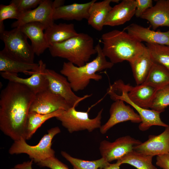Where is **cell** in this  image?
Here are the masks:
<instances>
[{"label":"cell","mask_w":169,"mask_h":169,"mask_svg":"<svg viewBox=\"0 0 169 169\" xmlns=\"http://www.w3.org/2000/svg\"><path fill=\"white\" fill-rule=\"evenodd\" d=\"M124 102L121 100H117L111 104L109 110L110 118L100 128L101 134H105L111 127L120 123L127 121L135 123L141 122L139 114Z\"/></svg>","instance_id":"obj_14"},{"label":"cell","mask_w":169,"mask_h":169,"mask_svg":"<svg viewBox=\"0 0 169 169\" xmlns=\"http://www.w3.org/2000/svg\"><path fill=\"white\" fill-rule=\"evenodd\" d=\"M44 33L49 46L63 42L78 33L73 23H54L45 30Z\"/></svg>","instance_id":"obj_23"},{"label":"cell","mask_w":169,"mask_h":169,"mask_svg":"<svg viewBox=\"0 0 169 169\" xmlns=\"http://www.w3.org/2000/svg\"><path fill=\"white\" fill-rule=\"evenodd\" d=\"M146 45L154 63L169 71V46L147 43Z\"/></svg>","instance_id":"obj_30"},{"label":"cell","mask_w":169,"mask_h":169,"mask_svg":"<svg viewBox=\"0 0 169 169\" xmlns=\"http://www.w3.org/2000/svg\"><path fill=\"white\" fill-rule=\"evenodd\" d=\"M141 143L139 140L126 136L119 137L113 142L105 140L102 141L99 150L102 157L110 162L120 159Z\"/></svg>","instance_id":"obj_11"},{"label":"cell","mask_w":169,"mask_h":169,"mask_svg":"<svg viewBox=\"0 0 169 169\" xmlns=\"http://www.w3.org/2000/svg\"><path fill=\"white\" fill-rule=\"evenodd\" d=\"M124 84V82L122 81L116 82L112 85L107 94L114 101L117 100H123L136 110L141 120L139 126L140 131H146L153 125L165 127L168 125L161 120L160 117L161 113L151 109L141 108L132 102L127 95Z\"/></svg>","instance_id":"obj_7"},{"label":"cell","mask_w":169,"mask_h":169,"mask_svg":"<svg viewBox=\"0 0 169 169\" xmlns=\"http://www.w3.org/2000/svg\"><path fill=\"white\" fill-rule=\"evenodd\" d=\"M137 85L145 81L154 62L146 46L143 51L129 62Z\"/></svg>","instance_id":"obj_22"},{"label":"cell","mask_w":169,"mask_h":169,"mask_svg":"<svg viewBox=\"0 0 169 169\" xmlns=\"http://www.w3.org/2000/svg\"><path fill=\"white\" fill-rule=\"evenodd\" d=\"M16 6L10 3L8 5H0V33L5 30L4 21L8 19L18 20L21 15Z\"/></svg>","instance_id":"obj_32"},{"label":"cell","mask_w":169,"mask_h":169,"mask_svg":"<svg viewBox=\"0 0 169 169\" xmlns=\"http://www.w3.org/2000/svg\"><path fill=\"white\" fill-rule=\"evenodd\" d=\"M64 2L62 0H43L36 8L22 13L19 18L11 24V27L14 28L36 22L40 23L46 29L54 23L53 15L54 9L63 5Z\"/></svg>","instance_id":"obj_9"},{"label":"cell","mask_w":169,"mask_h":169,"mask_svg":"<svg viewBox=\"0 0 169 169\" xmlns=\"http://www.w3.org/2000/svg\"><path fill=\"white\" fill-rule=\"evenodd\" d=\"M37 165L42 167H47L50 169H69L68 166L55 156L41 161Z\"/></svg>","instance_id":"obj_34"},{"label":"cell","mask_w":169,"mask_h":169,"mask_svg":"<svg viewBox=\"0 0 169 169\" xmlns=\"http://www.w3.org/2000/svg\"><path fill=\"white\" fill-rule=\"evenodd\" d=\"M96 0H93L84 3H74L62 5L55 8L54 11L53 18L54 20L62 19L80 21L83 19L88 20L89 11L91 5Z\"/></svg>","instance_id":"obj_19"},{"label":"cell","mask_w":169,"mask_h":169,"mask_svg":"<svg viewBox=\"0 0 169 169\" xmlns=\"http://www.w3.org/2000/svg\"><path fill=\"white\" fill-rule=\"evenodd\" d=\"M36 70L31 71V76L23 78L18 76V74L7 72H0L2 77L5 79L27 86L35 95L49 89V83L44 73L46 64L41 59L38 62Z\"/></svg>","instance_id":"obj_12"},{"label":"cell","mask_w":169,"mask_h":169,"mask_svg":"<svg viewBox=\"0 0 169 169\" xmlns=\"http://www.w3.org/2000/svg\"><path fill=\"white\" fill-rule=\"evenodd\" d=\"M112 2H115V1L104 0L94 2L89 9L88 24L98 31L102 30L107 16L112 8L110 3Z\"/></svg>","instance_id":"obj_24"},{"label":"cell","mask_w":169,"mask_h":169,"mask_svg":"<svg viewBox=\"0 0 169 169\" xmlns=\"http://www.w3.org/2000/svg\"><path fill=\"white\" fill-rule=\"evenodd\" d=\"M134 150L153 156L169 153V125L161 134L149 135L147 140L135 146Z\"/></svg>","instance_id":"obj_15"},{"label":"cell","mask_w":169,"mask_h":169,"mask_svg":"<svg viewBox=\"0 0 169 169\" xmlns=\"http://www.w3.org/2000/svg\"><path fill=\"white\" fill-rule=\"evenodd\" d=\"M10 169H16V168H15V167L13 168H11Z\"/></svg>","instance_id":"obj_39"},{"label":"cell","mask_w":169,"mask_h":169,"mask_svg":"<svg viewBox=\"0 0 169 169\" xmlns=\"http://www.w3.org/2000/svg\"><path fill=\"white\" fill-rule=\"evenodd\" d=\"M121 165L120 163L117 161L115 163L110 164L106 167L100 169H120V166Z\"/></svg>","instance_id":"obj_38"},{"label":"cell","mask_w":169,"mask_h":169,"mask_svg":"<svg viewBox=\"0 0 169 169\" xmlns=\"http://www.w3.org/2000/svg\"><path fill=\"white\" fill-rule=\"evenodd\" d=\"M123 30L140 42L169 46V30L166 32L155 31L136 23H132Z\"/></svg>","instance_id":"obj_16"},{"label":"cell","mask_w":169,"mask_h":169,"mask_svg":"<svg viewBox=\"0 0 169 169\" xmlns=\"http://www.w3.org/2000/svg\"><path fill=\"white\" fill-rule=\"evenodd\" d=\"M31 40V46L35 54L39 56L44 53L49 45L44 30L45 26L38 22H31L19 27Z\"/></svg>","instance_id":"obj_17"},{"label":"cell","mask_w":169,"mask_h":169,"mask_svg":"<svg viewBox=\"0 0 169 169\" xmlns=\"http://www.w3.org/2000/svg\"><path fill=\"white\" fill-rule=\"evenodd\" d=\"M43 0H13L10 3H14L21 14L37 7Z\"/></svg>","instance_id":"obj_33"},{"label":"cell","mask_w":169,"mask_h":169,"mask_svg":"<svg viewBox=\"0 0 169 169\" xmlns=\"http://www.w3.org/2000/svg\"><path fill=\"white\" fill-rule=\"evenodd\" d=\"M35 96L24 85L8 81L0 95V129L14 141L23 138L29 110Z\"/></svg>","instance_id":"obj_1"},{"label":"cell","mask_w":169,"mask_h":169,"mask_svg":"<svg viewBox=\"0 0 169 169\" xmlns=\"http://www.w3.org/2000/svg\"><path fill=\"white\" fill-rule=\"evenodd\" d=\"M124 87L129 99L136 105L146 109L150 108L154 94L157 90L144 84L133 86L125 84Z\"/></svg>","instance_id":"obj_21"},{"label":"cell","mask_w":169,"mask_h":169,"mask_svg":"<svg viewBox=\"0 0 169 169\" xmlns=\"http://www.w3.org/2000/svg\"><path fill=\"white\" fill-rule=\"evenodd\" d=\"M69 108L62 97L53 93L48 89L35 95L29 112L47 114L60 110H67Z\"/></svg>","instance_id":"obj_13"},{"label":"cell","mask_w":169,"mask_h":169,"mask_svg":"<svg viewBox=\"0 0 169 169\" xmlns=\"http://www.w3.org/2000/svg\"><path fill=\"white\" fill-rule=\"evenodd\" d=\"M58 127L48 130L47 133L42 138L38 144L31 146L24 138L14 141L8 150L11 155L24 153L28 155L34 162L55 156V151L51 148L52 141L54 136L60 132Z\"/></svg>","instance_id":"obj_5"},{"label":"cell","mask_w":169,"mask_h":169,"mask_svg":"<svg viewBox=\"0 0 169 169\" xmlns=\"http://www.w3.org/2000/svg\"><path fill=\"white\" fill-rule=\"evenodd\" d=\"M102 52L114 64L130 62L141 54L146 46L126 31L114 30L103 34Z\"/></svg>","instance_id":"obj_2"},{"label":"cell","mask_w":169,"mask_h":169,"mask_svg":"<svg viewBox=\"0 0 169 169\" xmlns=\"http://www.w3.org/2000/svg\"><path fill=\"white\" fill-rule=\"evenodd\" d=\"M0 38L4 44L2 50L9 57L22 62L34 63L35 54L33 48L19 27L0 33Z\"/></svg>","instance_id":"obj_6"},{"label":"cell","mask_w":169,"mask_h":169,"mask_svg":"<svg viewBox=\"0 0 169 169\" xmlns=\"http://www.w3.org/2000/svg\"><path fill=\"white\" fill-rule=\"evenodd\" d=\"M141 18L148 21L153 30L160 27H169V0H159L146 10Z\"/></svg>","instance_id":"obj_20"},{"label":"cell","mask_w":169,"mask_h":169,"mask_svg":"<svg viewBox=\"0 0 169 169\" xmlns=\"http://www.w3.org/2000/svg\"><path fill=\"white\" fill-rule=\"evenodd\" d=\"M95 48L97 51L96 57L83 66L78 67L69 62L63 63L60 73L67 78L73 90L75 92L84 90L91 79L96 81L101 80L102 76L96 73L111 69L114 65L107 60L99 44Z\"/></svg>","instance_id":"obj_3"},{"label":"cell","mask_w":169,"mask_h":169,"mask_svg":"<svg viewBox=\"0 0 169 169\" xmlns=\"http://www.w3.org/2000/svg\"><path fill=\"white\" fill-rule=\"evenodd\" d=\"M156 164L162 169H169V152L157 156Z\"/></svg>","instance_id":"obj_36"},{"label":"cell","mask_w":169,"mask_h":169,"mask_svg":"<svg viewBox=\"0 0 169 169\" xmlns=\"http://www.w3.org/2000/svg\"><path fill=\"white\" fill-rule=\"evenodd\" d=\"M94 43L90 36L80 33L63 42L50 45L49 49L52 57L66 59L80 67L88 63L92 55L97 54Z\"/></svg>","instance_id":"obj_4"},{"label":"cell","mask_w":169,"mask_h":169,"mask_svg":"<svg viewBox=\"0 0 169 169\" xmlns=\"http://www.w3.org/2000/svg\"><path fill=\"white\" fill-rule=\"evenodd\" d=\"M61 153L62 156L71 163L73 169H102L110 164L103 157L94 161H85L74 157L64 151H61Z\"/></svg>","instance_id":"obj_29"},{"label":"cell","mask_w":169,"mask_h":169,"mask_svg":"<svg viewBox=\"0 0 169 169\" xmlns=\"http://www.w3.org/2000/svg\"><path fill=\"white\" fill-rule=\"evenodd\" d=\"M63 110H60L47 114H41L35 112H29L26 125L25 139L26 140L30 139L43 123L50 119L59 115Z\"/></svg>","instance_id":"obj_26"},{"label":"cell","mask_w":169,"mask_h":169,"mask_svg":"<svg viewBox=\"0 0 169 169\" xmlns=\"http://www.w3.org/2000/svg\"><path fill=\"white\" fill-rule=\"evenodd\" d=\"M44 74L48 81L49 89L62 97L70 108L77 106L80 102L91 95H87L82 97L77 95L67 78L54 70L46 68Z\"/></svg>","instance_id":"obj_10"},{"label":"cell","mask_w":169,"mask_h":169,"mask_svg":"<svg viewBox=\"0 0 169 169\" xmlns=\"http://www.w3.org/2000/svg\"><path fill=\"white\" fill-rule=\"evenodd\" d=\"M153 157L152 156L139 153L133 150L117 161L121 164H130L137 169H157L152 164Z\"/></svg>","instance_id":"obj_27"},{"label":"cell","mask_w":169,"mask_h":169,"mask_svg":"<svg viewBox=\"0 0 169 169\" xmlns=\"http://www.w3.org/2000/svg\"><path fill=\"white\" fill-rule=\"evenodd\" d=\"M33 160L25 161L22 163L16 165L14 167L17 169H33L32 165Z\"/></svg>","instance_id":"obj_37"},{"label":"cell","mask_w":169,"mask_h":169,"mask_svg":"<svg viewBox=\"0 0 169 169\" xmlns=\"http://www.w3.org/2000/svg\"><path fill=\"white\" fill-rule=\"evenodd\" d=\"M135 0H123L115 5L109 13L104 25L115 26L123 24L135 15Z\"/></svg>","instance_id":"obj_18"},{"label":"cell","mask_w":169,"mask_h":169,"mask_svg":"<svg viewBox=\"0 0 169 169\" xmlns=\"http://www.w3.org/2000/svg\"><path fill=\"white\" fill-rule=\"evenodd\" d=\"M169 105V84L156 90L150 108L161 113Z\"/></svg>","instance_id":"obj_31"},{"label":"cell","mask_w":169,"mask_h":169,"mask_svg":"<svg viewBox=\"0 0 169 169\" xmlns=\"http://www.w3.org/2000/svg\"><path fill=\"white\" fill-rule=\"evenodd\" d=\"M136 9L135 15L137 18H141L142 14L153 6L152 0H136Z\"/></svg>","instance_id":"obj_35"},{"label":"cell","mask_w":169,"mask_h":169,"mask_svg":"<svg viewBox=\"0 0 169 169\" xmlns=\"http://www.w3.org/2000/svg\"><path fill=\"white\" fill-rule=\"evenodd\" d=\"M75 107L64 110L61 115L55 117L69 133L85 130L91 132L101 127L103 109L95 118L90 119L87 112L77 111Z\"/></svg>","instance_id":"obj_8"},{"label":"cell","mask_w":169,"mask_h":169,"mask_svg":"<svg viewBox=\"0 0 169 169\" xmlns=\"http://www.w3.org/2000/svg\"><path fill=\"white\" fill-rule=\"evenodd\" d=\"M38 64L22 62L8 56L3 50L0 51V71L18 74L23 73L29 74V72L36 69Z\"/></svg>","instance_id":"obj_25"},{"label":"cell","mask_w":169,"mask_h":169,"mask_svg":"<svg viewBox=\"0 0 169 169\" xmlns=\"http://www.w3.org/2000/svg\"><path fill=\"white\" fill-rule=\"evenodd\" d=\"M158 89L169 84V71L162 66L154 63L145 81L142 84Z\"/></svg>","instance_id":"obj_28"}]
</instances>
